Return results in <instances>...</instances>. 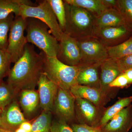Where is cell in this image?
<instances>
[{"label":"cell","instance_id":"6da1fadb","mask_svg":"<svg viewBox=\"0 0 132 132\" xmlns=\"http://www.w3.org/2000/svg\"><path fill=\"white\" fill-rule=\"evenodd\" d=\"M43 65L42 55L28 43L23 55L10 69L7 82L19 93L22 90H35L43 72Z\"/></svg>","mask_w":132,"mask_h":132},{"label":"cell","instance_id":"7a4b0ae2","mask_svg":"<svg viewBox=\"0 0 132 132\" xmlns=\"http://www.w3.org/2000/svg\"><path fill=\"white\" fill-rule=\"evenodd\" d=\"M64 2L66 12L64 33L77 40L93 37L97 17L82 8Z\"/></svg>","mask_w":132,"mask_h":132},{"label":"cell","instance_id":"3957f363","mask_svg":"<svg viewBox=\"0 0 132 132\" xmlns=\"http://www.w3.org/2000/svg\"><path fill=\"white\" fill-rule=\"evenodd\" d=\"M40 53L43 58V73L59 87L69 90L78 84V75L85 67L68 65L56 57H48L43 52Z\"/></svg>","mask_w":132,"mask_h":132},{"label":"cell","instance_id":"277c9868","mask_svg":"<svg viewBox=\"0 0 132 132\" xmlns=\"http://www.w3.org/2000/svg\"><path fill=\"white\" fill-rule=\"evenodd\" d=\"M26 20L28 42L41 49L47 56L57 57L59 42L50 32L47 26L37 19L28 18Z\"/></svg>","mask_w":132,"mask_h":132},{"label":"cell","instance_id":"5b68a950","mask_svg":"<svg viewBox=\"0 0 132 132\" xmlns=\"http://www.w3.org/2000/svg\"><path fill=\"white\" fill-rule=\"evenodd\" d=\"M19 15L24 19L34 18L42 21L48 27L52 35L59 42L64 32L47 0L41 1L37 6L21 5Z\"/></svg>","mask_w":132,"mask_h":132},{"label":"cell","instance_id":"8992f818","mask_svg":"<svg viewBox=\"0 0 132 132\" xmlns=\"http://www.w3.org/2000/svg\"><path fill=\"white\" fill-rule=\"evenodd\" d=\"M77 42L81 54L79 65L85 67L101 65L109 58L107 48L97 38L91 37Z\"/></svg>","mask_w":132,"mask_h":132},{"label":"cell","instance_id":"52a82bcc","mask_svg":"<svg viewBox=\"0 0 132 132\" xmlns=\"http://www.w3.org/2000/svg\"><path fill=\"white\" fill-rule=\"evenodd\" d=\"M26 26V19L20 15L15 17L10 30L6 50L12 63H15L21 58L28 43L24 34Z\"/></svg>","mask_w":132,"mask_h":132},{"label":"cell","instance_id":"ba28073f","mask_svg":"<svg viewBox=\"0 0 132 132\" xmlns=\"http://www.w3.org/2000/svg\"><path fill=\"white\" fill-rule=\"evenodd\" d=\"M105 108H99L85 99L76 98L75 102V118L79 124L97 127Z\"/></svg>","mask_w":132,"mask_h":132},{"label":"cell","instance_id":"9c48e42d","mask_svg":"<svg viewBox=\"0 0 132 132\" xmlns=\"http://www.w3.org/2000/svg\"><path fill=\"white\" fill-rule=\"evenodd\" d=\"M132 35V29L126 26L107 28L95 27L93 37L98 39L108 48L122 43Z\"/></svg>","mask_w":132,"mask_h":132},{"label":"cell","instance_id":"30bf717a","mask_svg":"<svg viewBox=\"0 0 132 132\" xmlns=\"http://www.w3.org/2000/svg\"><path fill=\"white\" fill-rule=\"evenodd\" d=\"M75 100L70 90L59 88L53 110L60 120L67 123L74 121L76 118Z\"/></svg>","mask_w":132,"mask_h":132},{"label":"cell","instance_id":"8fae6325","mask_svg":"<svg viewBox=\"0 0 132 132\" xmlns=\"http://www.w3.org/2000/svg\"><path fill=\"white\" fill-rule=\"evenodd\" d=\"M56 58L68 65H79L81 54L77 40L64 33L59 41V50Z\"/></svg>","mask_w":132,"mask_h":132},{"label":"cell","instance_id":"7c38bea8","mask_svg":"<svg viewBox=\"0 0 132 132\" xmlns=\"http://www.w3.org/2000/svg\"><path fill=\"white\" fill-rule=\"evenodd\" d=\"M100 89L111 98L115 93L116 88L111 89L109 85L121 73L118 64V59L109 57L102 62L100 67Z\"/></svg>","mask_w":132,"mask_h":132},{"label":"cell","instance_id":"4fadbf2b","mask_svg":"<svg viewBox=\"0 0 132 132\" xmlns=\"http://www.w3.org/2000/svg\"><path fill=\"white\" fill-rule=\"evenodd\" d=\"M26 121L15 100L2 110L0 128L15 132Z\"/></svg>","mask_w":132,"mask_h":132},{"label":"cell","instance_id":"5bb4252c","mask_svg":"<svg viewBox=\"0 0 132 132\" xmlns=\"http://www.w3.org/2000/svg\"><path fill=\"white\" fill-rule=\"evenodd\" d=\"M40 105L43 111H53L59 87L47 78L43 72L38 83Z\"/></svg>","mask_w":132,"mask_h":132},{"label":"cell","instance_id":"9a60e30c","mask_svg":"<svg viewBox=\"0 0 132 132\" xmlns=\"http://www.w3.org/2000/svg\"><path fill=\"white\" fill-rule=\"evenodd\" d=\"M69 90L76 98H80L87 100L99 108L104 107L111 99L99 88L78 84L74 86Z\"/></svg>","mask_w":132,"mask_h":132},{"label":"cell","instance_id":"2e32d148","mask_svg":"<svg viewBox=\"0 0 132 132\" xmlns=\"http://www.w3.org/2000/svg\"><path fill=\"white\" fill-rule=\"evenodd\" d=\"M132 127V105L123 109L102 128L104 132H128Z\"/></svg>","mask_w":132,"mask_h":132},{"label":"cell","instance_id":"e0dca14e","mask_svg":"<svg viewBox=\"0 0 132 132\" xmlns=\"http://www.w3.org/2000/svg\"><path fill=\"white\" fill-rule=\"evenodd\" d=\"M121 26L129 27L120 12L117 10L112 9L106 10L100 16L97 18L95 24V27L98 28Z\"/></svg>","mask_w":132,"mask_h":132},{"label":"cell","instance_id":"ac0fdd59","mask_svg":"<svg viewBox=\"0 0 132 132\" xmlns=\"http://www.w3.org/2000/svg\"><path fill=\"white\" fill-rule=\"evenodd\" d=\"M101 65L89 66L80 72L77 84L81 86L100 89V75L99 69Z\"/></svg>","mask_w":132,"mask_h":132},{"label":"cell","instance_id":"d6986e66","mask_svg":"<svg viewBox=\"0 0 132 132\" xmlns=\"http://www.w3.org/2000/svg\"><path fill=\"white\" fill-rule=\"evenodd\" d=\"M19 102L24 112L27 115L32 113L40 104L38 92L35 90H25L20 92Z\"/></svg>","mask_w":132,"mask_h":132},{"label":"cell","instance_id":"ffe728a7","mask_svg":"<svg viewBox=\"0 0 132 132\" xmlns=\"http://www.w3.org/2000/svg\"><path fill=\"white\" fill-rule=\"evenodd\" d=\"M22 5L35 6L32 1L27 0H0V20L6 19L12 13L15 17L19 16Z\"/></svg>","mask_w":132,"mask_h":132},{"label":"cell","instance_id":"44dd1931","mask_svg":"<svg viewBox=\"0 0 132 132\" xmlns=\"http://www.w3.org/2000/svg\"><path fill=\"white\" fill-rule=\"evenodd\" d=\"M70 5L82 8L98 18L108 9L103 4L102 0H65Z\"/></svg>","mask_w":132,"mask_h":132},{"label":"cell","instance_id":"7402d4cb","mask_svg":"<svg viewBox=\"0 0 132 132\" xmlns=\"http://www.w3.org/2000/svg\"><path fill=\"white\" fill-rule=\"evenodd\" d=\"M132 102V96L119 98L113 105L106 108L101 120L99 127L102 128L119 112L131 104Z\"/></svg>","mask_w":132,"mask_h":132},{"label":"cell","instance_id":"603a6c76","mask_svg":"<svg viewBox=\"0 0 132 132\" xmlns=\"http://www.w3.org/2000/svg\"><path fill=\"white\" fill-rule=\"evenodd\" d=\"M52 122L51 112L43 111L33 121L30 132H50Z\"/></svg>","mask_w":132,"mask_h":132},{"label":"cell","instance_id":"cb8c5ba5","mask_svg":"<svg viewBox=\"0 0 132 132\" xmlns=\"http://www.w3.org/2000/svg\"><path fill=\"white\" fill-rule=\"evenodd\" d=\"M19 93L7 82H0V108L5 107L15 100Z\"/></svg>","mask_w":132,"mask_h":132},{"label":"cell","instance_id":"d4e9b609","mask_svg":"<svg viewBox=\"0 0 132 132\" xmlns=\"http://www.w3.org/2000/svg\"><path fill=\"white\" fill-rule=\"evenodd\" d=\"M109 57L119 59L132 54V35L119 45L108 48Z\"/></svg>","mask_w":132,"mask_h":132},{"label":"cell","instance_id":"484cf974","mask_svg":"<svg viewBox=\"0 0 132 132\" xmlns=\"http://www.w3.org/2000/svg\"><path fill=\"white\" fill-rule=\"evenodd\" d=\"M15 16L11 14L6 19L0 20V49L6 51L8 46V34Z\"/></svg>","mask_w":132,"mask_h":132},{"label":"cell","instance_id":"4316f807","mask_svg":"<svg viewBox=\"0 0 132 132\" xmlns=\"http://www.w3.org/2000/svg\"><path fill=\"white\" fill-rule=\"evenodd\" d=\"M51 6L57 20L64 32L66 24V12L64 1L62 0H47Z\"/></svg>","mask_w":132,"mask_h":132},{"label":"cell","instance_id":"83f0119b","mask_svg":"<svg viewBox=\"0 0 132 132\" xmlns=\"http://www.w3.org/2000/svg\"><path fill=\"white\" fill-rule=\"evenodd\" d=\"M117 10L132 30V0H118Z\"/></svg>","mask_w":132,"mask_h":132},{"label":"cell","instance_id":"f1b7e54d","mask_svg":"<svg viewBox=\"0 0 132 132\" xmlns=\"http://www.w3.org/2000/svg\"><path fill=\"white\" fill-rule=\"evenodd\" d=\"M11 58L6 51L0 49V82L10 71Z\"/></svg>","mask_w":132,"mask_h":132},{"label":"cell","instance_id":"f546056e","mask_svg":"<svg viewBox=\"0 0 132 132\" xmlns=\"http://www.w3.org/2000/svg\"><path fill=\"white\" fill-rule=\"evenodd\" d=\"M50 132H75L67 122L59 119L52 121Z\"/></svg>","mask_w":132,"mask_h":132},{"label":"cell","instance_id":"4dcf8cb0","mask_svg":"<svg viewBox=\"0 0 132 132\" xmlns=\"http://www.w3.org/2000/svg\"><path fill=\"white\" fill-rule=\"evenodd\" d=\"M130 85L126 75L122 73L111 82L109 87L111 89H119L127 88Z\"/></svg>","mask_w":132,"mask_h":132},{"label":"cell","instance_id":"1f68e13d","mask_svg":"<svg viewBox=\"0 0 132 132\" xmlns=\"http://www.w3.org/2000/svg\"><path fill=\"white\" fill-rule=\"evenodd\" d=\"M70 126L75 132H104L99 127H95L79 123H72Z\"/></svg>","mask_w":132,"mask_h":132},{"label":"cell","instance_id":"d6a6232c","mask_svg":"<svg viewBox=\"0 0 132 132\" xmlns=\"http://www.w3.org/2000/svg\"><path fill=\"white\" fill-rule=\"evenodd\" d=\"M118 64L121 73L132 69V54L118 59Z\"/></svg>","mask_w":132,"mask_h":132},{"label":"cell","instance_id":"836d02e7","mask_svg":"<svg viewBox=\"0 0 132 132\" xmlns=\"http://www.w3.org/2000/svg\"><path fill=\"white\" fill-rule=\"evenodd\" d=\"M102 2L108 9H118V0H102Z\"/></svg>","mask_w":132,"mask_h":132},{"label":"cell","instance_id":"e575fe53","mask_svg":"<svg viewBox=\"0 0 132 132\" xmlns=\"http://www.w3.org/2000/svg\"><path fill=\"white\" fill-rule=\"evenodd\" d=\"M20 127L24 129L27 132H30L32 128V123L26 121L21 125Z\"/></svg>","mask_w":132,"mask_h":132},{"label":"cell","instance_id":"d590c367","mask_svg":"<svg viewBox=\"0 0 132 132\" xmlns=\"http://www.w3.org/2000/svg\"><path fill=\"white\" fill-rule=\"evenodd\" d=\"M127 78L129 84L130 85L132 84V69H128L123 72Z\"/></svg>","mask_w":132,"mask_h":132},{"label":"cell","instance_id":"8d00e7d4","mask_svg":"<svg viewBox=\"0 0 132 132\" xmlns=\"http://www.w3.org/2000/svg\"><path fill=\"white\" fill-rule=\"evenodd\" d=\"M15 132H27L24 129H22V128H21L19 127V128L17 129L15 131Z\"/></svg>","mask_w":132,"mask_h":132},{"label":"cell","instance_id":"74e56055","mask_svg":"<svg viewBox=\"0 0 132 132\" xmlns=\"http://www.w3.org/2000/svg\"><path fill=\"white\" fill-rule=\"evenodd\" d=\"M0 132H13L0 128Z\"/></svg>","mask_w":132,"mask_h":132},{"label":"cell","instance_id":"f35d334b","mask_svg":"<svg viewBox=\"0 0 132 132\" xmlns=\"http://www.w3.org/2000/svg\"><path fill=\"white\" fill-rule=\"evenodd\" d=\"M2 112V109H1V108H0V116H1V113Z\"/></svg>","mask_w":132,"mask_h":132}]
</instances>
